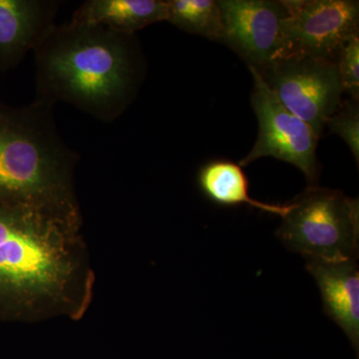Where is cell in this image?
I'll list each match as a JSON object with an SVG mask.
<instances>
[{
  "instance_id": "obj_14",
  "label": "cell",
  "mask_w": 359,
  "mask_h": 359,
  "mask_svg": "<svg viewBox=\"0 0 359 359\" xmlns=\"http://www.w3.org/2000/svg\"><path fill=\"white\" fill-rule=\"evenodd\" d=\"M359 99L349 98L342 101L339 109L328 119L325 128L330 134H337L353 153L359 163Z\"/></svg>"
},
{
  "instance_id": "obj_3",
  "label": "cell",
  "mask_w": 359,
  "mask_h": 359,
  "mask_svg": "<svg viewBox=\"0 0 359 359\" xmlns=\"http://www.w3.org/2000/svg\"><path fill=\"white\" fill-rule=\"evenodd\" d=\"M80 214L0 201V287L32 304L57 301L76 271Z\"/></svg>"
},
{
  "instance_id": "obj_5",
  "label": "cell",
  "mask_w": 359,
  "mask_h": 359,
  "mask_svg": "<svg viewBox=\"0 0 359 359\" xmlns=\"http://www.w3.org/2000/svg\"><path fill=\"white\" fill-rule=\"evenodd\" d=\"M257 72L278 101L309 125L320 139L328 119L344 101L337 62L287 57L278 59Z\"/></svg>"
},
{
  "instance_id": "obj_2",
  "label": "cell",
  "mask_w": 359,
  "mask_h": 359,
  "mask_svg": "<svg viewBox=\"0 0 359 359\" xmlns=\"http://www.w3.org/2000/svg\"><path fill=\"white\" fill-rule=\"evenodd\" d=\"M54 107L36 98L0 101V201L80 212L73 185L80 155L59 133Z\"/></svg>"
},
{
  "instance_id": "obj_12",
  "label": "cell",
  "mask_w": 359,
  "mask_h": 359,
  "mask_svg": "<svg viewBox=\"0 0 359 359\" xmlns=\"http://www.w3.org/2000/svg\"><path fill=\"white\" fill-rule=\"evenodd\" d=\"M198 186L203 195L214 204L222 207L249 205L255 209L283 217L289 212L290 205H276L252 199L250 194L249 179L244 170L229 160H214L201 167Z\"/></svg>"
},
{
  "instance_id": "obj_7",
  "label": "cell",
  "mask_w": 359,
  "mask_h": 359,
  "mask_svg": "<svg viewBox=\"0 0 359 359\" xmlns=\"http://www.w3.org/2000/svg\"><path fill=\"white\" fill-rule=\"evenodd\" d=\"M283 58L311 57L337 62L347 40L359 34V2L282 0Z\"/></svg>"
},
{
  "instance_id": "obj_4",
  "label": "cell",
  "mask_w": 359,
  "mask_h": 359,
  "mask_svg": "<svg viewBox=\"0 0 359 359\" xmlns=\"http://www.w3.org/2000/svg\"><path fill=\"white\" fill-rule=\"evenodd\" d=\"M290 205L276 233L287 250L306 259H358V199L334 189L309 186Z\"/></svg>"
},
{
  "instance_id": "obj_8",
  "label": "cell",
  "mask_w": 359,
  "mask_h": 359,
  "mask_svg": "<svg viewBox=\"0 0 359 359\" xmlns=\"http://www.w3.org/2000/svg\"><path fill=\"white\" fill-rule=\"evenodd\" d=\"M224 27L223 44L248 67L259 71L282 57V0H219Z\"/></svg>"
},
{
  "instance_id": "obj_15",
  "label": "cell",
  "mask_w": 359,
  "mask_h": 359,
  "mask_svg": "<svg viewBox=\"0 0 359 359\" xmlns=\"http://www.w3.org/2000/svg\"><path fill=\"white\" fill-rule=\"evenodd\" d=\"M344 94L359 99V34L347 40L337 61Z\"/></svg>"
},
{
  "instance_id": "obj_11",
  "label": "cell",
  "mask_w": 359,
  "mask_h": 359,
  "mask_svg": "<svg viewBox=\"0 0 359 359\" xmlns=\"http://www.w3.org/2000/svg\"><path fill=\"white\" fill-rule=\"evenodd\" d=\"M167 13V0H87L70 20L136 35L148 26L166 21Z\"/></svg>"
},
{
  "instance_id": "obj_1",
  "label": "cell",
  "mask_w": 359,
  "mask_h": 359,
  "mask_svg": "<svg viewBox=\"0 0 359 359\" xmlns=\"http://www.w3.org/2000/svg\"><path fill=\"white\" fill-rule=\"evenodd\" d=\"M33 54L34 98L69 104L107 124L128 109L145 76L137 35L100 25H56Z\"/></svg>"
},
{
  "instance_id": "obj_6",
  "label": "cell",
  "mask_w": 359,
  "mask_h": 359,
  "mask_svg": "<svg viewBox=\"0 0 359 359\" xmlns=\"http://www.w3.org/2000/svg\"><path fill=\"white\" fill-rule=\"evenodd\" d=\"M249 69L254 81L250 103L259 123V135L254 147L238 165L245 167L261 158H275L297 167L309 187L318 186L320 165L316 148L320 138L278 101L256 70Z\"/></svg>"
},
{
  "instance_id": "obj_9",
  "label": "cell",
  "mask_w": 359,
  "mask_h": 359,
  "mask_svg": "<svg viewBox=\"0 0 359 359\" xmlns=\"http://www.w3.org/2000/svg\"><path fill=\"white\" fill-rule=\"evenodd\" d=\"M58 0H0V72L13 70L56 25Z\"/></svg>"
},
{
  "instance_id": "obj_10",
  "label": "cell",
  "mask_w": 359,
  "mask_h": 359,
  "mask_svg": "<svg viewBox=\"0 0 359 359\" xmlns=\"http://www.w3.org/2000/svg\"><path fill=\"white\" fill-rule=\"evenodd\" d=\"M306 269L316 280L323 311L359 346V271L356 259L323 261L306 259Z\"/></svg>"
},
{
  "instance_id": "obj_13",
  "label": "cell",
  "mask_w": 359,
  "mask_h": 359,
  "mask_svg": "<svg viewBox=\"0 0 359 359\" xmlns=\"http://www.w3.org/2000/svg\"><path fill=\"white\" fill-rule=\"evenodd\" d=\"M168 22L179 29L223 43L224 27L218 1L167 0Z\"/></svg>"
}]
</instances>
